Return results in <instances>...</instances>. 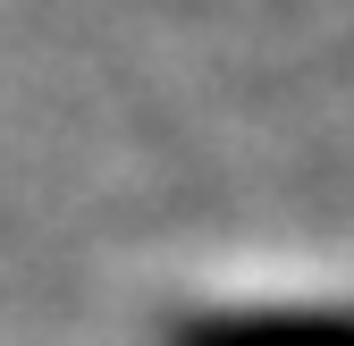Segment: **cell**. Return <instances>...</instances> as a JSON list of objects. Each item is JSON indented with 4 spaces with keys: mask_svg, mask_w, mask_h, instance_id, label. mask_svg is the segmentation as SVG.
I'll list each match as a JSON object with an SVG mask.
<instances>
[{
    "mask_svg": "<svg viewBox=\"0 0 354 346\" xmlns=\"http://www.w3.org/2000/svg\"><path fill=\"white\" fill-rule=\"evenodd\" d=\"M186 346H337L329 313H253V321H194Z\"/></svg>",
    "mask_w": 354,
    "mask_h": 346,
    "instance_id": "cell-1",
    "label": "cell"
}]
</instances>
